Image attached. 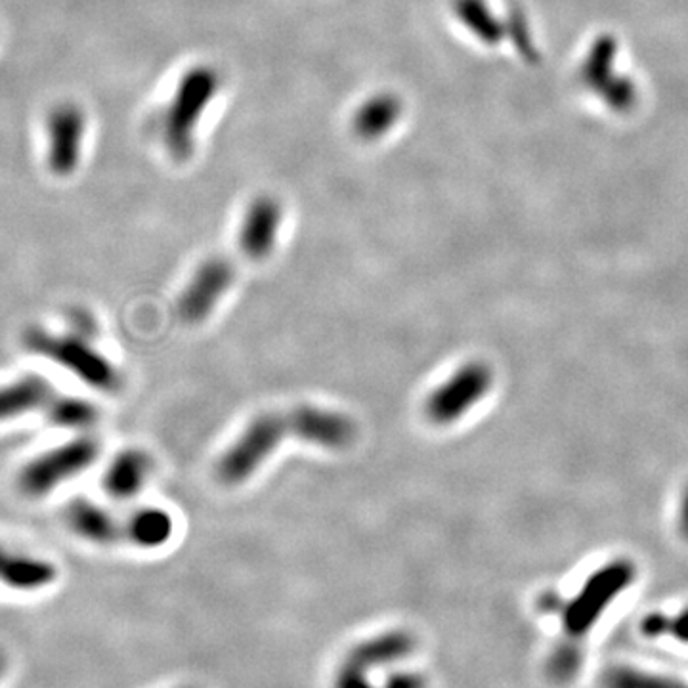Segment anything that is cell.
I'll return each instance as SVG.
<instances>
[{
  "mask_svg": "<svg viewBox=\"0 0 688 688\" xmlns=\"http://www.w3.org/2000/svg\"><path fill=\"white\" fill-rule=\"evenodd\" d=\"M283 438H296L331 452H341L354 444L358 425L342 411L311 404L259 415L218 459V481L226 486L249 481L282 445Z\"/></svg>",
  "mask_w": 688,
  "mask_h": 688,
  "instance_id": "cell-1",
  "label": "cell"
},
{
  "mask_svg": "<svg viewBox=\"0 0 688 688\" xmlns=\"http://www.w3.org/2000/svg\"><path fill=\"white\" fill-rule=\"evenodd\" d=\"M66 522L79 538L98 545L131 543L156 549L171 540L174 532V520L163 509H140L119 517L84 497L67 505Z\"/></svg>",
  "mask_w": 688,
  "mask_h": 688,
  "instance_id": "cell-2",
  "label": "cell"
},
{
  "mask_svg": "<svg viewBox=\"0 0 688 688\" xmlns=\"http://www.w3.org/2000/svg\"><path fill=\"white\" fill-rule=\"evenodd\" d=\"M221 74L201 64L188 69L161 115V140L177 163H185L195 151V133L208 105L221 90Z\"/></svg>",
  "mask_w": 688,
  "mask_h": 688,
  "instance_id": "cell-3",
  "label": "cell"
},
{
  "mask_svg": "<svg viewBox=\"0 0 688 688\" xmlns=\"http://www.w3.org/2000/svg\"><path fill=\"white\" fill-rule=\"evenodd\" d=\"M635 579V566L630 561H614L593 572L585 579L582 589L576 593L574 599L563 602L561 620L563 630L568 639H584L593 625L599 622L612 602L622 595L631 582Z\"/></svg>",
  "mask_w": 688,
  "mask_h": 688,
  "instance_id": "cell-4",
  "label": "cell"
},
{
  "mask_svg": "<svg viewBox=\"0 0 688 688\" xmlns=\"http://www.w3.org/2000/svg\"><path fill=\"white\" fill-rule=\"evenodd\" d=\"M27 347L35 354L45 356L58 363L97 391L113 393L121 386V375L115 365L77 335H58L35 329L27 337Z\"/></svg>",
  "mask_w": 688,
  "mask_h": 688,
  "instance_id": "cell-5",
  "label": "cell"
},
{
  "mask_svg": "<svg viewBox=\"0 0 688 688\" xmlns=\"http://www.w3.org/2000/svg\"><path fill=\"white\" fill-rule=\"evenodd\" d=\"M100 455V442L97 438L79 437L66 444L56 445L48 452L31 459L18 474V488L23 496L45 497L66 484L90 465H94Z\"/></svg>",
  "mask_w": 688,
  "mask_h": 688,
  "instance_id": "cell-6",
  "label": "cell"
},
{
  "mask_svg": "<svg viewBox=\"0 0 688 688\" xmlns=\"http://www.w3.org/2000/svg\"><path fill=\"white\" fill-rule=\"evenodd\" d=\"M494 386V371L481 360L466 362L452 377L430 393L425 402V415L430 422L445 427L463 419L476 404H481Z\"/></svg>",
  "mask_w": 688,
  "mask_h": 688,
  "instance_id": "cell-7",
  "label": "cell"
},
{
  "mask_svg": "<svg viewBox=\"0 0 688 688\" xmlns=\"http://www.w3.org/2000/svg\"><path fill=\"white\" fill-rule=\"evenodd\" d=\"M236 282V267L226 257H211L195 272L178 298V316L185 324H201L207 319L216 304L223 301Z\"/></svg>",
  "mask_w": 688,
  "mask_h": 688,
  "instance_id": "cell-8",
  "label": "cell"
},
{
  "mask_svg": "<svg viewBox=\"0 0 688 688\" xmlns=\"http://www.w3.org/2000/svg\"><path fill=\"white\" fill-rule=\"evenodd\" d=\"M48 167L56 177H71L81 163L87 115L81 108L64 102L48 113Z\"/></svg>",
  "mask_w": 688,
  "mask_h": 688,
  "instance_id": "cell-9",
  "label": "cell"
},
{
  "mask_svg": "<svg viewBox=\"0 0 688 688\" xmlns=\"http://www.w3.org/2000/svg\"><path fill=\"white\" fill-rule=\"evenodd\" d=\"M282 224V203L272 195H260L245 211L237 232V249L245 259L262 262L274 252Z\"/></svg>",
  "mask_w": 688,
  "mask_h": 688,
  "instance_id": "cell-10",
  "label": "cell"
},
{
  "mask_svg": "<svg viewBox=\"0 0 688 688\" xmlns=\"http://www.w3.org/2000/svg\"><path fill=\"white\" fill-rule=\"evenodd\" d=\"M404 115V102L394 92H379L360 104L352 115V133L363 142L385 138Z\"/></svg>",
  "mask_w": 688,
  "mask_h": 688,
  "instance_id": "cell-11",
  "label": "cell"
},
{
  "mask_svg": "<svg viewBox=\"0 0 688 688\" xmlns=\"http://www.w3.org/2000/svg\"><path fill=\"white\" fill-rule=\"evenodd\" d=\"M415 651V636L406 630H393L371 636L354 646L348 654L347 664L370 672L373 667L391 666Z\"/></svg>",
  "mask_w": 688,
  "mask_h": 688,
  "instance_id": "cell-12",
  "label": "cell"
},
{
  "mask_svg": "<svg viewBox=\"0 0 688 688\" xmlns=\"http://www.w3.org/2000/svg\"><path fill=\"white\" fill-rule=\"evenodd\" d=\"M56 576V566L45 559L10 553L0 545V584L18 591H37L53 584Z\"/></svg>",
  "mask_w": 688,
  "mask_h": 688,
  "instance_id": "cell-13",
  "label": "cell"
},
{
  "mask_svg": "<svg viewBox=\"0 0 688 688\" xmlns=\"http://www.w3.org/2000/svg\"><path fill=\"white\" fill-rule=\"evenodd\" d=\"M151 473V459L140 450H125L113 458L105 469L104 489L115 499H128L140 494Z\"/></svg>",
  "mask_w": 688,
  "mask_h": 688,
  "instance_id": "cell-14",
  "label": "cell"
},
{
  "mask_svg": "<svg viewBox=\"0 0 688 688\" xmlns=\"http://www.w3.org/2000/svg\"><path fill=\"white\" fill-rule=\"evenodd\" d=\"M53 396V386L38 375H27L0 386V422L18 419L35 409H45Z\"/></svg>",
  "mask_w": 688,
  "mask_h": 688,
  "instance_id": "cell-15",
  "label": "cell"
},
{
  "mask_svg": "<svg viewBox=\"0 0 688 688\" xmlns=\"http://www.w3.org/2000/svg\"><path fill=\"white\" fill-rule=\"evenodd\" d=\"M616 58H618L616 37L600 35L599 38H595L584 64L579 67V82L599 97L602 89L616 77Z\"/></svg>",
  "mask_w": 688,
  "mask_h": 688,
  "instance_id": "cell-16",
  "label": "cell"
},
{
  "mask_svg": "<svg viewBox=\"0 0 688 688\" xmlns=\"http://www.w3.org/2000/svg\"><path fill=\"white\" fill-rule=\"evenodd\" d=\"M453 14L484 45L497 46L505 37V23L497 20L486 0H453Z\"/></svg>",
  "mask_w": 688,
  "mask_h": 688,
  "instance_id": "cell-17",
  "label": "cell"
},
{
  "mask_svg": "<svg viewBox=\"0 0 688 688\" xmlns=\"http://www.w3.org/2000/svg\"><path fill=\"white\" fill-rule=\"evenodd\" d=\"M600 688H688L687 683L633 666L608 667Z\"/></svg>",
  "mask_w": 688,
  "mask_h": 688,
  "instance_id": "cell-18",
  "label": "cell"
},
{
  "mask_svg": "<svg viewBox=\"0 0 688 688\" xmlns=\"http://www.w3.org/2000/svg\"><path fill=\"white\" fill-rule=\"evenodd\" d=\"M46 417L61 429H89L98 421V409L90 402L74 396H56L45 407Z\"/></svg>",
  "mask_w": 688,
  "mask_h": 688,
  "instance_id": "cell-19",
  "label": "cell"
},
{
  "mask_svg": "<svg viewBox=\"0 0 688 688\" xmlns=\"http://www.w3.org/2000/svg\"><path fill=\"white\" fill-rule=\"evenodd\" d=\"M584 667V651L576 639H566L555 646L548 659V675L556 685L574 681Z\"/></svg>",
  "mask_w": 688,
  "mask_h": 688,
  "instance_id": "cell-20",
  "label": "cell"
},
{
  "mask_svg": "<svg viewBox=\"0 0 688 688\" xmlns=\"http://www.w3.org/2000/svg\"><path fill=\"white\" fill-rule=\"evenodd\" d=\"M641 633L646 639H658V636H674L675 641L688 644V607L679 610L675 616H667L664 612H651L641 622Z\"/></svg>",
  "mask_w": 688,
  "mask_h": 688,
  "instance_id": "cell-21",
  "label": "cell"
},
{
  "mask_svg": "<svg viewBox=\"0 0 688 688\" xmlns=\"http://www.w3.org/2000/svg\"><path fill=\"white\" fill-rule=\"evenodd\" d=\"M600 100L614 113H628L635 108L639 90L630 75L616 74L599 94Z\"/></svg>",
  "mask_w": 688,
  "mask_h": 688,
  "instance_id": "cell-22",
  "label": "cell"
},
{
  "mask_svg": "<svg viewBox=\"0 0 688 688\" xmlns=\"http://www.w3.org/2000/svg\"><path fill=\"white\" fill-rule=\"evenodd\" d=\"M505 30H507V37L511 38L512 45L517 48L518 54L528 61V64H538L540 61V54L538 48L533 45L532 33H530V25L526 20L525 12L522 10H511L507 20H505Z\"/></svg>",
  "mask_w": 688,
  "mask_h": 688,
  "instance_id": "cell-23",
  "label": "cell"
},
{
  "mask_svg": "<svg viewBox=\"0 0 688 688\" xmlns=\"http://www.w3.org/2000/svg\"><path fill=\"white\" fill-rule=\"evenodd\" d=\"M335 688H375L371 685L368 672H363L360 667L350 666L345 662V666L339 669L337 679H335Z\"/></svg>",
  "mask_w": 688,
  "mask_h": 688,
  "instance_id": "cell-24",
  "label": "cell"
},
{
  "mask_svg": "<svg viewBox=\"0 0 688 688\" xmlns=\"http://www.w3.org/2000/svg\"><path fill=\"white\" fill-rule=\"evenodd\" d=\"M383 688H427V681L415 672H398L386 679Z\"/></svg>",
  "mask_w": 688,
  "mask_h": 688,
  "instance_id": "cell-25",
  "label": "cell"
},
{
  "mask_svg": "<svg viewBox=\"0 0 688 688\" xmlns=\"http://www.w3.org/2000/svg\"><path fill=\"white\" fill-rule=\"evenodd\" d=\"M679 532L688 541V486L683 492L681 509H679Z\"/></svg>",
  "mask_w": 688,
  "mask_h": 688,
  "instance_id": "cell-26",
  "label": "cell"
},
{
  "mask_svg": "<svg viewBox=\"0 0 688 688\" xmlns=\"http://www.w3.org/2000/svg\"><path fill=\"white\" fill-rule=\"evenodd\" d=\"M4 672H7V658H4V654L0 652V679H2Z\"/></svg>",
  "mask_w": 688,
  "mask_h": 688,
  "instance_id": "cell-27",
  "label": "cell"
}]
</instances>
